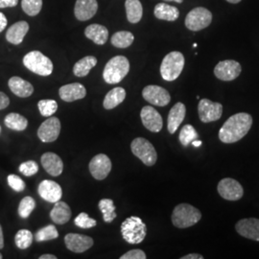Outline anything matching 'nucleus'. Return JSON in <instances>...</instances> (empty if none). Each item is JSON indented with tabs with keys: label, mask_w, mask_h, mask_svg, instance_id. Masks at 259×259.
<instances>
[{
	"label": "nucleus",
	"mask_w": 259,
	"mask_h": 259,
	"mask_svg": "<svg viewBox=\"0 0 259 259\" xmlns=\"http://www.w3.org/2000/svg\"><path fill=\"white\" fill-rule=\"evenodd\" d=\"M252 125V117L249 113L239 112L233 114L224 123L219 131V139L223 143H235L243 139Z\"/></svg>",
	"instance_id": "1"
},
{
	"label": "nucleus",
	"mask_w": 259,
	"mask_h": 259,
	"mask_svg": "<svg viewBox=\"0 0 259 259\" xmlns=\"http://www.w3.org/2000/svg\"><path fill=\"white\" fill-rule=\"evenodd\" d=\"M129 71V60L124 56H115L111 58L105 66L103 78L106 83L115 84L120 83Z\"/></svg>",
	"instance_id": "2"
},
{
	"label": "nucleus",
	"mask_w": 259,
	"mask_h": 259,
	"mask_svg": "<svg viewBox=\"0 0 259 259\" xmlns=\"http://www.w3.org/2000/svg\"><path fill=\"white\" fill-rule=\"evenodd\" d=\"M202 218V213L193 205L180 204L174 208L172 213V223L179 229H186L192 227Z\"/></svg>",
	"instance_id": "3"
},
{
	"label": "nucleus",
	"mask_w": 259,
	"mask_h": 259,
	"mask_svg": "<svg viewBox=\"0 0 259 259\" xmlns=\"http://www.w3.org/2000/svg\"><path fill=\"white\" fill-rule=\"evenodd\" d=\"M121 233L124 240L136 245L145 239L147 228L139 217L131 216L121 224Z\"/></svg>",
	"instance_id": "4"
},
{
	"label": "nucleus",
	"mask_w": 259,
	"mask_h": 259,
	"mask_svg": "<svg viewBox=\"0 0 259 259\" xmlns=\"http://www.w3.org/2000/svg\"><path fill=\"white\" fill-rule=\"evenodd\" d=\"M184 67L185 57L179 51H173L163 58L160 65V75L163 80L172 82L179 78Z\"/></svg>",
	"instance_id": "5"
},
{
	"label": "nucleus",
	"mask_w": 259,
	"mask_h": 259,
	"mask_svg": "<svg viewBox=\"0 0 259 259\" xmlns=\"http://www.w3.org/2000/svg\"><path fill=\"white\" fill-rule=\"evenodd\" d=\"M23 65L30 71L39 76H49L53 71L51 60L39 51H31L24 56Z\"/></svg>",
	"instance_id": "6"
},
{
	"label": "nucleus",
	"mask_w": 259,
	"mask_h": 259,
	"mask_svg": "<svg viewBox=\"0 0 259 259\" xmlns=\"http://www.w3.org/2000/svg\"><path fill=\"white\" fill-rule=\"evenodd\" d=\"M131 150L147 166H153L157 162V151L147 139L143 138L134 139L131 144Z\"/></svg>",
	"instance_id": "7"
},
{
	"label": "nucleus",
	"mask_w": 259,
	"mask_h": 259,
	"mask_svg": "<svg viewBox=\"0 0 259 259\" xmlns=\"http://www.w3.org/2000/svg\"><path fill=\"white\" fill-rule=\"evenodd\" d=\"M212 21V14L204 7H197L191 10L185 18V26L193 32L201 31L210 25Z\"/></svg>",
	"instance_id": "8"
},
{
	"label": "nucleus",
	"mask_w": 259,
	"mask_h": 259,
	"mask_svg": "<svg viewBox=\"0 0 259 259\" xmlns=\"http://www.w3.org/2000/svg\"><path fill=\"white\" fill-rule=\"evenodd\" d=\"M217 190L223 199L232 202L240 200L244 195L242 185L232 178H225L221 180L217 186Z\"/></svg>",
	"instance_id": "9"
},
{
	"label": "nucleus",
	"mask_w": 259,
	"mask_h": 259,
	"mask_svg": "<svg viewBox=\"0 0 259 259\" xmlns=\"http://www.w3.org/2000/svg\"><path fill=\"white\" fill-rule=\"evenodd\" d=\"M200 120L204 123H210L219 120L223 114L222 104L212 102L209 99H202L198 105Z\"/></svg>",
	"instance_id": "10"
},
{
	"label": "nucleus",
	"mask_w": 259,
	"mask_h": 259,
	"mask_svg": "<svg viewBox=\"0 0 259 259\" xmlns=\"http://www.w3.org/2000/svg\"><path fill=\"white\" fill-rule=\"evenodd\" d=\"M242 71L241 65L233 60H226L219 62L214 68V75L221 81L230 82L239 77Z\"/></svg>",
	"instance_id": "11"
},
{
	"label": "nucleus",
	"mask_w": 259,
	"mask_h": 259,
	"mask_svg": "<svg viewBox=\"0 0 259 259\" xmlns=\"http://www.w3.org/2000/svg\"><path fill=\"white\" fill-rule=\"evenodd\" d=\"M142 96L147 102L157 107H165L171 101V96L165 89L154 84L145 87L142 91Z\"/></svg>",
	"instance_id": "12"
},
{
	"label": "nucleus",
	"mask_w": 259,
	"mask_h": 259,
	"mask_svg": "<svg viewBox=\"0 0 259 259\" xmlns=\"http://www.w3.org/2000/svg\"><path fill=\"white\" fill-rule=\"evenodd\" d=\"M111 166L112 165L110 157L105 154H99L91 160L89 167L92 176L98 181H102L109 176L111 171Z\"/></svg>",
	"instance_id": "13"
},
{
	"label": "nucleus",
	"mask_w": 259,
	"mask_h": 259,
	"mask_svg": "<svg viewBox=\"0 0 259 259\" xmlns=\"http://www.w3.org/2000/svg\"><path fill=\"white\" fill-rule=\"evenodd\" d=\"M142 124L152 133H158L162 129L163 120L159 112L151 106H145L140 111Z\"/></svg>",
	"instance_id": "14"
},
{
	"label": "nucleus",
	"mask_w": 259,
	"mask_h": 259,
	"mask_svg": "<svg viewBox=\"0 0 259 259\" xmlns=\"http://www.w3.org/2000/svg\"><path fill=\"white\" fill-rule=\"evenodd\" d=\"M61 122L58 117H49L37 130V137L42 142H53L59 138Z\"/></svg>",
	"instance_id": "15"
},
{
	"label": "nucleus",
	"mask_w": 259,
	"mask_h": 259,
	"mask_svg": "<svg viewBox=\"0 0 259 259\" xmlns=\"http://www.w3.org/2000/svg\"><path fill=\"white\" fill-rule=\"evenodd\" d=\"M65 243L68 250L77 253H81L93 247V239L92 237L83 234L68 233L65 235Z\"/></svg>",
	"instance_id": "16"
},
{
	"label": "nucleus",
	"mask_w": 259,
	"mask_h": 259,
	"mask_svg": "<svg viewBox=\"0 0 259 259\" xmlns=\"http://www.w3.org/2000/svg\"><path fill=\"white\" fill-rule=\"evenodd\" d=\"M39 196L49 203H56L62 199L63 190L59 184L53 181H42L37 188Z\"/></svg>",
	"instance_id": "17"
},
{
	"label": "nucleus",
	"mask_w": 259,
	"mask_h": 259,
	"mask_svg": "<svg viewBox=\"0 0 259 259\" xmlns=\"http://www.w3.org/2000/svg\"><path fill=\"white\" fill-rule=\"evenodd\" d=\"M236 232L241 236L250 240L259 241V219L246 218L242 219L235 225Z\"/></svg>",
	"instance_id": "18"
},
{
	"label": "nucleus",
	"mask_w": 259,
	"mask_h": 259,
	"mask_svg": "<svg viewBox=\"0 0 259 259\" xmlns=\"http://www.w3.org/2000/svg\"><path fill=\"white\" fill-rule=\"evenodd\" d=\"M97 10L98 3L96 0H77L75 3V17L78 20L85 21L93 19Z\"/></svg>",
	"instance_id": "19"
},
{
	"label": "nucleus",
	"mask_w": 259,
	"mask_h": 259,
	"mask_svg": "<svg viewBox=\"0 0 259 259\" xmlns=\"http://www.w3.org/2000/svg\"><path fill=\"white\" fill-rule=\"evenodd\" d=\"M59 94L61 99L65 102H74L85 97L87 90L82 83H68L60 89Z\"/></svg>",
	"instance_id": "20"
},
{
	"label": "nucleus",
	"mask_w": 259,
	"mask_h": 259,
	"mask_svg": "<svg viewBox=\"0 0 259 259\" xmlns=\"http://www.w3.org/2000/svg\"><path fill=\"white\" fill-rule=\"evenodd\" d=\"M41 165L49 175L60 176L64 170V162L62 158L54 153L48 152L41 156Z\"/></svg>",
	"instance_id": "21"
},
{
	"label": "nucleus",
	"mask_w": 259,
	"mask_h": 259,
	"mask_svg": "<svg viewBox=\"0 0 259 259\" xmlns=\"http://www.w3.org/2000/svg\"><path fill=\"white\" fill-rule=\"evenodd\" d=\"M186 108L185 104L179 102L170 110L167 120V129L170 134H175L180 125L185 120Z\"/></svg>",
	"instance_id": "22"
},
{
	"label": "nucleus",
	"mask_w": 259,
	"mask_h": 259,
	"mask_svg": "<svg viewBox=\"0 0 259 259\" xmlns=\"http://www.w3.org/2000/svg\"><path fill=\"white\" fill-rule=\"evenodd\" d=\"M28 31H29V24L26 21L24 20L18 21L8 29L6 33V39L12 45L19 46L23 41Z\"/></svg>",
	"instance_id": "23"
},
{
	"label": "nucleus",
	"mask_w": 259,
	"mask_h": 259,
	"mask_svg": "<svg viewBox=\"0 0 259 259\" xmlns=\"http://www.w3.org/2000/svg\"><path fill=\"white\" fill-rule=\"evenodd\" d=\"M8 84L11 92L21 98L29 97L34 93V87L24 79L18 76L12 77Z\"/></svg>",
	"instance_id": "24"
},
{
	"label": "nucleus",
	"mask_w": 259,
	"mask_h": 259,
	"mask_svg": "<svg viewBox=\"0 0 259 259\" xmlns=\"http://www.w3.org/2000/svg\"><path fill=\"white\" fill-rule=\"evenodd\" d=\"M84 35L94 44L104 46L109 38V31L101 24H92L85 28Z\"/></svg>",
	"instance_id": "25"
},
{
	"label": "nucleus",
	"mask_w": 259,
	"mask_h": 259,
	"mask_svg": "<svg viewBox=\"0 0 259 259\" xmlns=\"http://www.w3.org/2000/svg\"><path fill=\"white\" fill-rule=\"evenodd\" d=\"M71 209L69 205L65 202H56L54 207L50 212V217L52 221L58 225H64L68 222L71 218Z\"/></svg>",
	"instance_id": "26"
},
{
	"label": "nucleus",
	"mask_w": 259,
	"mask_h": 259,
	"mask_svg": "<svg viewBox=\"0 0 259 259\" xmlns=\"http://www.w3.org/2000/svg\"><path fill=\"white\" fill-rule=\"evenodd\" d=\"M155 17L161 20L175 21L180 17V11L176 7L166 3H158L154 10Z\"/></svg>",
	"instance_id": "27"
},
{
	"label": "nucleus",
	"mask_w": 259,
	"mask_h": 259,
	"mask_svg": "<svg viewBox=\"0 0 259 259\" xmlns=\"http://www.w3.org/2000/svg\"><path fill=\"white\" fill-rule=\"evenodd\" d=\"M126 98V91L123 88H114L106 95L103 106L106 110H112L120 105Z\"/></svg>",
	"instance_id": "28"
},
{
	"label": "nucleus",
	"mask_w": 259,
	"mask_h": 259,
	"mask_svg": "<svg viewBox=\"0 0 259 259\" xmlns=\"http://www.w3.org/2000/svg\"><path fill=\"white\" fill-rule=\"evenodd\" d=\"M125 8L129 22L139 23L143 16V8L141 2L139 0H126Z\"/></svg>",
	"instance_id": "29"
},
{
	"label": "nucleus",
	"mask_w": 259,
	"mask_h": 259,
	"mask_svg": "<svg viewBox=\"0 0 259 259\" xmlns=\"http://www.w3.org/2000/svg\"><path fill=\"white\" fill-rule=\"evenodd\" d=\"M97 65V59L93 56H87L78 61L73 66V73L77 77H85Z\"/></svg>",
	"instance_id": "30"
},
{
	"label": "nucleus",
	"mask_w": 259,
	"mask_h": 259,
	"mask_svg": "<svg viewBox=\"0 0 259 259\" xmlns=\"http://www.w3.org/2000/svg\"><path fill=\"white\" fill-rule=\"evenodd\" d=\"M5 125L11 130L14 131H24L27 128L28 120L22 115H20L19 113H15L12 112L9 113L4 120Z\"/></svg>",
	"instance_id": "31"
},
{
	"label": "nucleus",
	"mask_w": 259,
	"mask_h": 259,
	"mask_svg": "<svg viewBox=\"0 0 259 259\" xmlns=\"http://www.w3.org/2000/svg\"><path fill=\"white\" fill-rule=\"evenodd\" d=\"M134 39L135 37L131 32L119 31V32H116L111 37V42L113 47L117 48H127L132 46V44L134 42Z\"/></svg>",
	"instance_id": "32"
},
{
	"label": "nucleus",
	"mask_w": 259,
	"mask_h": 259,
	"mask_svg": "<svg viewBox=\"0 0 259 259\" xmlns=\"http://www.w3.org/2000/svg\"><path fill=\"white\" fill-rule=\"evenodd\" d=\"M98 207L101 210L103 214V219L106 223H111L116 217L115 209L116 207L113 204V201L111 199H102L99 204Z\"/></svg>",
	"instance_id": "33"
},
{
	"label": "nucleus",
	"mask_w": 259,
	"mask_h": 259,
	"mask_svg": "<svg viewBox=\"0 0 259 259\" xmlns=\"http://www.w3.org/2000/svg\"><path fill=\"white\" fill-rule=\"evenodd\" d=\"M198 137H199L198 133L195 130L194 127L190 124H187L183 127V129L181 130L179 139H180L181 144L184 147H187L192 141L198 139Z\"/></svg>",
	"instance_id": "34"
},
{
	"label": "nucleus",
	"mask_w": 259,
	"mask_h": 259,
	"mask_svg": "<svg viewBox=\"0 0 259 259\" xmlns=\"http://www.w3.org/2000/svg\"><path fill=\"white\" fill-rule=\"evenodd\" d=\"M34 236L32 232L28 230H20L15 236V243L20 250L28 249L33 243Z\"/></svg>",
	"instance_id": "35"
},
{
	"label": "nucleus",
	"mask_w": 259,
	"mask_h": 259,
	"mask_svg": "<svg viewBox=\"0 0 259 259\" xmlns=\"http://www.w3.org/2000/svg\"><path fill=\"white\" fill-rule=\"evenodd\" d=\"M59 237V233L54 225H48L47 227L40 229L35 234V239L37 242L54 240Z\"/></svg>",
	"instance_id": "36"
},
{
	"label": "nucleus",
	"mask_w": 259,
	"mask_h": 259,
	"mask_svg": "<svg viewBox=\"0 0 259 259\" xmlns=\"http://www.w3.org/2000/svg\"><path fill=\"white\" fill-rule=\"evenodd\" d=\"M21 7L26 15L35 17L42 8V0H21Z\"/></svg>",
	"instance_id": "37"
},
{
	"label": "nucleus",
	"mask_w": 259,
	"mask_h": 259,
	"mask_svg": "<svg viewBox=\"0 0 259 259\" xmlns=\"http://www.w3.org/2000/svg\"><path fill=\"white\" fill-rule=\"evenodd\" d=\"M36 207V202L35 200L27 196V197H24L21 202L19 203V216L21 218H28L30 216V214L32 213V211L35 209Z\"/></svg>",
	"instance_id": "38"
},
{
	"label": "nucleus",
	"mask_w": 259,
	"mask_h": 259,
	"mask_svg": "<svg viewBox=\"0 0 259 259\" xmlns=\"http://www.w3.org/2000/svg\"><path fill=\"white\" fill-rule=\"evenodd\" d=\"M37 107L39 112L42 116L49 117L51 115H53L58 110V104L55 100H50V99H45V100H40L37 103Z\"/></svg>",
	"instance_id": "39"
},
{
	"label": "nucleus",
	"mask_w": 259,
	"mask_h": 259,
	"mask_svg": "<svg viewBox=\"0 0 259 259\" xmlns=\"http://www.w3.org/2000/svg\"><path fill=\"white\" fill-rule=\"evenodd\" d=\"M75 225L81 229H91L96 226V220L92 219L87 213H80L74 220Z\"/></svg>",
	"instance_id": "40"
},
{
	"label": "nucleus",
	"mask_w": 259,
	"mask_h": 259,
	"mask_svg": "<svg viewBox=\"0 0 259 259\" xmlns=\"http://www.w3.org/2000/svg\"><path fill=\"white\" fill-rule=\"evenodd\" d=\"M38 171V165L34 160H28L23 162L19 166V172L22 173L24 176L31 177L36 175Z\"/></svg>",
	"instance_id": "41"
},
{
	"label": "nucleus",
	"mask_w": 259,
	"mask_h": 259,
	"mask_svg": "<svg viewBox=\"0 0 259 259\" xmlns=\"http://www.w3.org/2000/svg\"><path fill=\"white\" fill-rule=\"evenodd\" d=\"M7 180H8V184L13 190L17 192H22L25 189V183L19 176L9 175Z\"/></svg>",
	"instance_id": "42"
},
{
	"label": "nucleus",
	"mask_w": 259,
	"mask_h": 259,
	"mask_svg": "<svg viewBox=\"0 0 259 259\" xmlns=\"http://www.w3.org/2000/svg\"><path fill=\"white\" fill-rule=\"evenodd\" d=\"M146 253L142 250H132L121 256L120 259H146Z\"/></svg>",
	"instance_id": "43"
},
{
	"label": "nucleus",
	"mask_w": 259,
	"mask_h": 259,
	"mask_svg": "<svg viewBox=\"0 0 259 259\" xmlns=\"http://www.w3.org/2000/svg\"><path fill=\"white\" fill-rule=\"evenodd\" d=\"M19 0H0V9L4 8H12L17 6Z\"/></svg>",
	"instance_id": "44"
},
{
	"label": "nucleus",
	"mask_w": 259,
	"mask_h": 259,
	"mask_svg": "<svg viewBox=\"0 0 259 259\" xmlns=\"http://www.w3.org/2000/svg\"><path fill=\"white\" fill-rule=\"evenodd\" d=\"M10 105L9 97L4 93L0 92V110L6 109Z\"/></svg>",
	"instance_id": "45"
},
{
	"label": "nucleus",
	"mask_w": 259,
	"mask_h": 259,
	"mask_svg": "<svg viewBox=\"0 0 259 259\" xmlns=\"http://www.w3.org/2000/svg\"><path fill=\"white\" fill-rule=\"evenodd\" d=\"M7 23H8V20L6 19L5 15L0 12V33L6 28Z\"/></svg>",
	"instance_id": "46"
},
{
	"label": "nucleus",
	"mask_w": 259,
	"mask_h": 259,
	"mask_svg": "<svg viewBox=\"0 0 259 259\" xmlns=\"http://www.w3.org/2000/svg\"><path fill=\"white\" fill-rule=\"evenodd\" d=\"M182 259H204V256L199 254V253H190V254H187L185 255L183 257H181Z\"/></svg>",
	"instance_id": "47"
},
{
	"label": "nucleus",
	"mask_w": 259,
	"mask_h": 259,
	"mask_svg": "<svg viewBox=\"0 0 259 259\" xmlns=\"http://www.w3.org/2000/svg\"><path fill=\"white\" fill-rule=\"evenodd\" d=\"M4 247V237H3V232H2V228L0 225V249H3Z\"/></svg>",
	"instance_id": "48"
},
{
	"label": "nucleus",
	"mask_w": 259,
	"mask_h": 259,
	"mask_svg": "<svg viewBox=\"0 0 259 259\" xmlns=\"http://www.w3.org/2000/svg\"><path fill=\"white\" fill-rule=\"evenodd\" d=\"M39 259H57V256L53 254H42L39 256Z\"/></svg>",
	"instance_id": "49"
},
{
	"label": "nucleus",
	"mask_w": 259,
	"mask_h": 259,
	"mask_svg": "<svg viewBox=\"0 0 259 259\" xmlns=\"http://www.w3.org/2000/svg\"><path fill=\"white\" fill-rule=\"evenodd\" d=\"M191 143H192V145H193L194 147H200V146L202 145V141H201V140H194V141H192Z\"/></svg>",
	"instance_id": "50"
},
{
	"label": "nucleus",
	"mask_w": 259,
	"mask_h": 259,
	"mask_svg": "<svg viewBox=\"0 0 259 259\" xmlns=\"http://www.w3.org/2000/svg\"><path fill=\"white\" fill-rule=\"evenodd\" d=\"M226 1H228L229 3H232V4H237L241 2V0H226Z\"/></svg>",
	"instance_id": "51"
},
{
	"label": "nucleus",
	"mask_w": 259,
	"mask_h": 259,
	"mask_svg": "<svg viewBox=\"0 0 259 259\" xmlns=\"http://www.w3.org/2000/svg\"><path fill=\"white\" fill-rule=\"evenodd\" d=\"M165 1H174V2H177V3H183L184 0H165Z\"/></svg>",
	"instance_id": "52"
},
{
	"label": "nucleus",
	"mask_w": 259,
	"mask_h": 259,
	"mask_svg": "<svg viewBox=\"0 0 259 259\" xmlns=\"http://www.w3.org/2000/svg\"><path fill=\"white\" fill-rule=\"evenodd\" d=\"M2 257H3V256H2V254L0 253V259H2Z\"/></svg>",
	"instance_id": "53"
},
{
	"label": "nucleus",
	"mask_w": 259,
	"mask_h": 259,
	"mask_svg": "<svg viewBox=\"0 0 259 259\" xmlns=\"http://www.w3.org/2000/svg\"><path fill=\"white\" fill-rule=\"evenodd\" d=\"M0 131H1V128H0Z\"/></svg>",
	"instance_id": "54"
}]
</instances>
